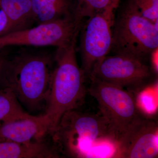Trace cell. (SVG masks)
<instances>
[{
    "label": "cell",
    "mask_w": 158,
    "mask_h": 158,
    "mask_svg": "<svg viewBox=\"0 0 158 158\" xmlns=\"http://www.w3.org/2000/svg\"><path fill=\"white\" fill-rule=\"evenodd\" d=\"M76 41L58 48L55 56L45 113L50 120L51 134L64 113L83 104L88 92L87 77L77 61Z\"/></svg>",
    "instance_id": "6da1fadb"
},
{
    "label": "cell",
    "mask_w": 158,
    "mask_h": 158,
    "mask_svg": "<svg viewBox=\"0 0 158 158\" xmlns=\"http://www.w3.org/2000/svg\"><path fill=\"white\" fill-rule=\"evenodd\" d=\"M52 65L47 56L18 55L8 60L2 86L10 88L19 101L30 110L39 109L48 98Z\"/></svg>",
    "instance_id": "7a4b0ae2"
},
{
    "label": "cell",
    "mask_w": 158,
    "mask_h": 158,
    "mask_svg": "<svg viewBox=\"0 0 158 158\" xmlns=\"http://www.w3.org/2000/svg\"><path fill=\"white\" fill-rule=\"evenodd\" d=\"M58 152L73 158L86 157V150L94 142L116 138L101 115L80 112L77 109L64 113L51 133Z\"/></svg>",
    "instance_id": "3957f363"
},
{
    "label": "cell",
    "mask_w": 158,
    "mask_h": 158,
    "mask_svg": "<svg viewBox=\"0 0 158 158\" xmlns=\"http://www.w3.org/2000/svg\"><path fill=\"white\" fill-rule=\"evenodd\" d=\"M158 23L143 17L128 0L114 20L111 51L146 61L158 48Z\"/></svg>",
    "instance_id": "277c9868"
},
{
    "label": "cell",
    "mask_w": 158,
    "mask_h": 158,
    "mask_svg": "<svg viewBox=\"0 0 158 158\" xmlns=\"http://www.w3.org/2000/svg\"><path fill=\"white\" fill-rule=\"evenodd\" d=\"M89 79L88 92L96 100L101 115L107 122L116 141L134 121L142 116L135 94L116 85Z\"/></svg>",
    "instance_id": "5b68a950"
},
{
    "label": "cell",
    "mask_w": 158,
    "mask_h": 158,
    "mask_svg": "<svg viewBox=\"0 0 158 158\" xmlns=\"http://www.w3.org/2000/svg\"><path fill=\"white\" fill-rule=\"evenodd\" d=\"M156 73L144 60L115 54L99 60L94 65L89 78L116 85L135 94L152 85Z\"/></svg>",
    "instance_id": "8992f818"
},
{
    "label": "cell",
    "mask_w": 158,
    "mask_h": 158,
    "mask_svg": "<svg viewBox=\"0 0 158 158\" xmlns=\"http://www.w3.org/2000/svg\"><path fill=\"white\" fill-rule=\"evenodd\" d=\"M81 23L75 15L0 36V50L10 46H66L77 40Z\"/></svg>",
    "instance_id": "52a82bcc"
},
{
    "label": "cell",
    "mask_w": 158,
    "mask_h": 158,
    "mask_svg": "<svg viewBox=\"0 0 158 158\" xmlns=\"http://www.w3.org/2000/svg\"><path fill=\"white\" fill-rule=\"evenodd\" d=\"M115 9L101 11L88 18L80 38L81 66L89 79L94 65L111 51Z\"/></svg>",
    "instance_id": "ba28073f"
},
{
    "label": "cell",
    "mask_w": 158,
    "mask_h": 158,
    "mask_svg": "<svg viewBox=\"0 0 158 158\" xmlns=\"http://www.w3.org/2000/svg\"><path fill=\"white\" fill-rule=\"evenodd\" d=\"M158 138L157 122L141 116L117 139L113 157L157 158Z\"/></svg>",
    "instance_id": "9c48e42d"
},
{
    "label": "cell",
    "mask_w": 158,
    "mask_h": 158,
    "mask_svg": "<svg viewBox=\"0 0 158 158\" xmlns=\"http://www.w3.org/2000/svg\"><path fill=\"white\" fill-rule=\"evenodd\" d=\"M50 130V120L46 113L37 116L29 114L1 126L0 141L28 143L42 141Z\"/></svg>",
    "instance_id": "30bf717a"
},
{
    "label": "cell",
    "mask_w": 158,
    "mask_h": 158,
    "mask_svg": "<svg viewBox=\"0 0 158 158\" xmlns=\"http://www.w3.org/2000/svg\"><path fill=\"white\" fill-rule=\"evenodd\" d=\"M59 152L42 141L28 143L0 141V158H59Z\"/></svg>",
    "instance_id": "8fae6325"
},
{
    "label": "cell",
    "mask_w": 158,
    "mask_h": 158,
    "mask_svg": "<svg viewBox=\"0 0 158 158\" xmlns=\"http://www.w3.org/2000/svg\"><path fill=\"white\" fill-rule=\"evenodd\" d=\"M34 20L43 23L75 15L77 0H31Z\"/></svg>",
    "instance_id": "7c38bea8"
},
{
    "label": "cell",
    "mask_w": 158,
    "mask_h": 158,
    "mask_svg": "<svg viewBox=\"0 0 158 158\" xmlns=\"http://www.w3.org/2000/svg\"><path fill=\"white\" fill-rule=\"evenodd\" d=\"M8 18L9 33L30 27L34 20L31 0H0Z\"/></svg>",
    "instance_id": "4fadbf2b"
},
{
    "label": "cell",
    "mask_w": 158,
    "mask_h": 158,
    "mask_svg": "<svg viewBox=\"0 0 158 158\" xmlns=\"http://www.w3.org/2000/svg\"><path fill=\"white\" fill-rule=\"evenodd\" d=\"M29 115L23 110L10 88L5 87L0 88V126Z\"/></svg>",
    "instance_id": "5bb4252c"
},
{
    "label": "cell",
    "mask_w": 158,
    "mask_h": 158,
    "mask_svg": "<svg viewBox=\"0 0 158 158\" xmlns=\"http://www.w3.org/2000/svg\"><path fill=\"white\" fill-rule=\"evenodd\" d=\"M120 0H77L75 15L81 22L85 18L107 9L118 8Z\"/></svg>",
    "instance_id": "9a60e30c"
},
{
    "label": "cell",
    "mask_w": 158,
    "mask_h": 158,
    "mask_svg": "<svg viewBox=\"0 0 158 158\" xmlns=\"http://www.w3.org/2000/svg\"><path fill=\"white\" fill-rule=\"evenodd\" d=\"M141 15L152 23L158 21V0H130Z\"/></svg>",
    "instance_id": "2e32d148"
},
{
    "label": "cell",
    "mask_w": 158,
    "mask_h": 158,
    "mask_svg": "<svg viewBox=\"0 0 158 158\" xmlns=\"http://www.w3.org/2000/svg\"><path fill=\"white\" fill-rule=\"evenodd\" d=\"M10 31L9 22L6 12L0 6V36L8 34Z\"/></svg>",
    "instance_id": "e0dca14e"
},
{
    "label": "cell",
    "mask_w": 158,
    "mask_h": 158,
    "mask_svg": "<svg viewBox=\"0 0 158 158\" xmlns=\"http://www.w3.org/2000/svg\"><path fill=\"white\" fill-rule=\"evenodd\" d=\"M9 59L4 53L0 52V85L2 86L3 75Z\"/></svg>",
    "instance_id": "ac0fdd59"
}]
</instances>
